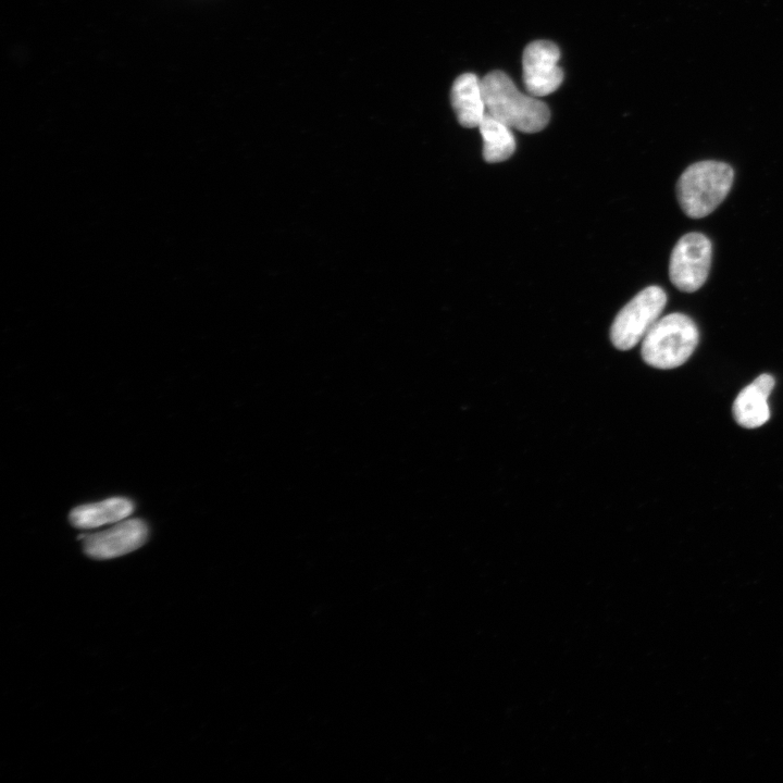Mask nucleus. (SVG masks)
Masks as SVG:
<instances>
[{"label": "nucleus", "mask_w": 783, "mask_h": 783, "mask_svg": "<svg viewBox=\"0 0 783 783\" xmlns=\"http://www.w3.org/2000/svg\"><path fill=\"white\" fill-rule=\"evenodd\" d=\"M486 113L510 128L523 133H537L546 127L550 113L537 97L518 90L510 77L493 71L482 78Z\"/></svg>", "instance_id": "nucleus-1"}, {"label": "nucleus", "mask_w": 783, "mask_h": 783, "mask_svg": "<svg viewBox=\"0 0 783 783\" xmlns=\"http://www.w3.org/2000/svg\"><path fill=\"white\" fill-rule=\"evenodd\" d=\"M734 179L731 165L706 160L691 164L676 184L678 201L692 219L710 214L728 196Z\"/></svg>", "instance_id": "nucleus-2"}, {"label": "nucleus", "mask_w": 783, "mask_h": 783, "mask_svg": "<svg viewBox=\"0 0 783 783\" xmlns=\"http://www.w3.org/2000/svg\"><path fill=\"white\" fill-rule=\"evenodd\" d=\"M695 322L679 312L667 314L652 325L642 340V358L652 368L669 370L685 363L697 347Z\"/></svg>", "instance_id": "nucleus-3"}, {"label": "nucleus", "mask_w": 783, "mask_h": 783, "mask_svg": "<svg viewBox=\"0 0 783 783\" xmlns=\"http://www.w3.org/2000/svg\"><path fill=\"white\" fill-rule=\"evenodd\" d=\"M667 303L666 291L656 285L648 286L633 297L616 315L610 339L620 350L637 345L659 320Z\"/></svg>", "instance_id": "nucleus-4"}, {"label": "nucleus", "mask_w": 783, "mask_h": 783, "mask_svg": "<svg viewBox=\"0 0 783 783\" xmlns=\"http://www.w3.org/2000/svg\"><path fill=\"white\" fill-rule=\"evenodd\" d=\"M711 258L712 245L706 235L696 232L683 235L670 256L671 283L684 293L698 290L707 281Z\"/></svg>", "instance_id": "nucleus-5"}, {"label": "nucleus", "mask_w": 783, "mask_h": 783, "mask_svg": "<svg viewBox=\"0 0 783 783\" xmlns=\"http://www.w3.org/2000/svg\"><path fill=\"white\" fill-rule=\"evenodd\" d=\"M560 50L551 41L536 40L523 52V80L527 92L543 97L556 91L563 80V71L558 65Z\"/></svg>", "instance_id": "nucleus-6"}, {"label": "nucleus", "mask_w": 783, "mask_h": 783, "mask_svg": "<svg viewBox=\"0 0 783 783\" xmlns=\"http://www.w3.org/2000/svg\"><path fill=\"white\" fill-rule=\"evenodd\" d=\"M83 548L95 559H110L141 547L148 538V526L140 519L121 521L104 531L82 535Z\"/></svg>", "instance_id": "nucleus-7"}, {"label": "nucleus", "mask_w": 783, "mask_h": 783, "mask_svg": "<svg viewBox=\"0 0 783 783\" xmlns=\"http://www.w3.org/2000/svg\"><path fill=\"white\" fill-rule=\"evenodd\" d=\"M774 385V377L762 373L738 393L732 406V413L738 425L756 428L769 421L768 398Z\"/></svg>", "instance_id": "nucleus-8"}, {"label": "nucleus", "mask_w": 783, "mask_h": 783, "mask_svg": "<svg viewBox=\"0 0 783 783\" xmlns=\"http://www.w3.org/2000/svg\"><path fill=\"white\" fill-rule=\"evenodd\" d=\"M450 99L459 124L467 128L478 127L486 114L482 79L473 73L458 76Z\"/></svg>", "instance_id": "nucleus-9"}, {"label": "nucleus", "mask_w": 783, "mask_h": 783, "mask_svg": "<svg viewBox=\"0 0 783 783\" xmlns=\"http://www.w3.org/2000/svg\"><path fill=\"white\" fill-rule=\"evenodd\" d=\"M134 511V502L125 497H111L98 502L75 507L70 512L71 523L78 529H94L120 522Z\"/></svg>", "instance_id": "nucleus-10"}, {"label": "nucleus", "mask_w": 783, "mask_h": 783, "mask_svg": "<svg viewBox=\"0 0 783 783\" xmlns=\"http://www.w3.org/2000/svg\"><path fill=\"white\" fill-rule=\"evenodd\" d=\"M478 129L483 138V158L486 162H502L513 154L515 139L512 128L486 113Z\"/></svg>", "instance_id": "nucleus-11"}]
</instances>
